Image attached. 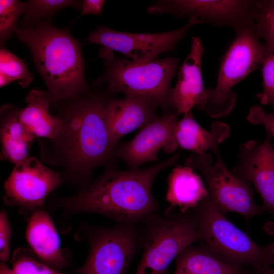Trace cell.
<instances>
[{
  "label": "cell",
  "instance_id": "obj_1",
  "mask_svg": "<svg viewBox=\"0 0 274 274\" xmlns=\"http://www.w3.org/2000/svg\"><path fill=\"white\" fill-rule=\"evenodd\" d=\"M179 151L171 158L143 169L105 172L91 186L63 203L71 213H91L106 216L118 224H141L159 213L152 193L157 175L175 164Z\"/></svg>",
  "mask_w": 274,
  "mask_h": 274
},
{
  "label": "cell",
  "instance_id": "obj_2",
  "mask_svg": "<svg viewBox=\"0 0 274 274\" xmlns=\"http://www.w3.org/2000/svg\"><path fill=\"white\" fill-rule=\"evenodd\" d=\"M15 33L30 51L47 86L50 104L88 92L81 45L69 28H58L42 20L31 26L18 27Z\"/></svg>",
  "mask_w": 274,
  "mask_h": 274
},
{
  "label": "cell",
  "instance_id": "obj_3",
  "mask_svg": "<svg viewBox=\"0 0 274 274\" xmlns=\"http://www.w3.org/2000/svg\"><path fill=\"white\" fill-rule=\"evenodd\" d=\"M67 100L59 116L61 128L52 141L62 165L87 175L107 162L115 152L106 119L108 100L94 94Z\"/></svg>",
  "mask_w": 274,
  "mask_h": 274
},
{
  "label": "cell",
  "instance_id": "obj_4",
  "mask_svg": "<svg viewBox=\"0 0 274 274\" xmlns=\"http://www.w3.org/2000/svg\"><path fill=\"white\" fill-rule=\"evenodd\" d=\"M99 56L104 60V71L95 83L107 84V93H122L139 98L167 110L171 105V81L179 59L167 57L146 62L127 58H115L112 51L102 47Z\"/></svg>",
  "mask_w": 274,
  "mask_h": 274
},
{
  "label": "cell",
  "instance_id": "obj_5",
  "mask_svg": "<svg viewBox=\"0 0 274 274\" xmlns=\"http://www.w3.org/2000/svg\"><path fill=\"white\" fill-rule=\"evenodd\" d=\"M192 209L198 243L213 255L231 265L255 270L274 265V243L258 245L217 210L209 195Z\"/></svg>",
  "mask_w": 274,
  "mask_h": 274
},
{
  "label": "cell",
  "instance_id": "obj_6",
  "mask_svg": "<svg viewBox=\"0 0 274 274\" xmlns=\"http://www.w3.org/2000/svg\"><path fill=\"white\" fill-rule=\"evenodd\" d=\"M143 253L135 274H168V267L187 247L199 242L193 209L176 212L168 208L143 223Z\"/></svg>",
  "mask_w": 274,
  "mask_h": 274
},
{
  "label": "cell",
  "instance_id": "obj_7",
  "mask_svg": "<svg viewBox=\"0 0 274 274\" xmlns=\"http://www.w3.org/2000/svg\"><path fill=\"white\" fill-rule=\"evenodd\" d=\"M234 31L235 37L221 59L216 85L208 89L203 111L212 118H222L231 112L237 98L232 88L266 58L265 45L256 32L253 21Z\"/></svg>",
  "mask_w": 274,
  "mask_h": 274
},
{
  "label": "cell",
  "instance_id": "obj_8",
  "mask_svg": "<svg viewBox=\"0 0 274 274\" xmlns=\"http://www.w3.org/2000/svg\"><path fill=\"white\" fill-rule=\"evenodd\" d=\"M215 155L214 164L212 156L207 153H193L185 162L186 165L203 175L210 198L215 207L224 216L234 212L248 221L260 215L262 211L254 201V191L250 183L230 172L222 161L220 152Z\"/></svg>",
  "mask_w": 274,
  "mask_h": 274
},
{
  "label": "cell",
  "instance_id": "obj_9",
  "mask_svg": "<svg viewBox=\"0 0 274 274\" xmlns=\"http://www.w3.org/2000/svg\"><path fill=\"white\" fill-rule=\"evenodd\" d=\"M144 234L143 223L118 224L96 230L86 260L75 272L126 274L133 256L143 247Z\"/></svg>",
  "mask_w": 274,
  "mask_h": 274
},
{
  "label": "cell",
  "instance_id": "obj_10",
  "mask_svg": "<svg viewBox=\"0 0 274 274\" xmlns=\"http://www.w3.org/2000/svg\"><path fill=\"white\" fill-rule=\"evenodd\" d=\"M200 23L197 18L191 17L182 27L159 33H130L100 26L91 32L87 40L88 43L99 44L112 51L120 52L130 60L146 62L162 53L174 50L188 30Z\"/></svg>",
  "mask_w": 274,
  "mask_h": 274
},
{
  "label": "cell",
  "instance_id": "obj_11",
  "mask_svg": "<svg viewBox=\"0 0 274 274\" xmlns=\"http://www.w3.org/2000/svg\"><path fill=\"white\" fill-rule=\"evenodd\" d=\"M255 1L168 0L148 7L151 14L170 13L177 18L195 17L201 23L229 27L234 30L253 21Z\"/></svg>",
  "mask_w": 274,
  "mask_h": 274
},
{
  "label": "cell",
  "instance_id": "obj_12",
  "mask_svg": "<svg viewBox=\"0 0 274 274\" xmlns=\"http://www.w3.org/2000/svg\"><path fill=\"white\" fill-rule=\"evenodd\" d=\"M60 174L28 157L15 165L4 183L5 203L33 213L43 205L47 195L62 182Z\"/></svg>",
  "mask_w": 274,
  "mask_h": 274
},
{
  "label": "cell",
  "instance_id": "obj_13",
  "mask_svg": "<svg viewBox=\"0 0 274 274\" xmlns=\"http://www.w3.org/2000/svg\"><path fill=\"white\" fill-rule=\"evenodd\" d=\"M237 165L232 169L236 177L251 182L262 199L260 208L274 216V149L271 139L249 141L239 148Z\"/></svg>",
  "mask_w": 274,
  "mask_h": 274
},
{
  "label": "cell",
  "instance_id": "obj_14",
  "mask_svg": "<svg viewBox=\"0 0 274 274\" xmlns=\"http://www.w3.org/2000/svg\"><path fill=\"white\" fill-rule=\"evenodd\" d=\"M175 112L156 118L144 126L131 141L120 147L115 156L124 161L130 169L156 160L160 149L172 153L178 145L175 138L177 122Z\"/></svg>",
  "mask_w": 274,
  "mask_h": 274
},
{
  "label": "cell",
  "instance_id": "obj_15",
  "mask_svg": "<svg viewBox=\"0 0 274 274\" xmlns=\"http://www.w3.org/2000/svg\"><path fill=\"white\" fill-rule=\"evenodd\" d=\"M203 48L198 37L192 38L189 53L180 66L178 79L171 95V105L177 115L191 111L194 106L203 111L208 89L204 88L201 74Z\"/></svg>",
  "mask_w": 274,
  "mask_h": 274
},
{
  "label": "cell",
  "instance_id": "obj_16",
  "mask_svg": "<svg viewBox=\"0 0 274 274\" xmlns=\"http://www.w3.org/2000/svg\"><path fill=\"white\" fill-rule=\"evenodd\" d=\"M156 108L147 101L127 95L108 100L106 119L114 145L116 146L124 135L155 120Z\"/></svg>",
  "mask_w": 274,
  "mask_h": 274
},
{
  "label": "cell",
  "instance_id": "obj_17",
  "mask_svg": "<svg viewBox=\"0 0 274 274\" xmlns=\"http://www.w3.org/2000/svg\"><path fill=\"white\" fill-rule=\"evenodd\" d=\"M25 236L33 252L43 263L54 269L66 265L58 235L47 213L39 210L32 213L28 221Z\"/></svg>",
  "mask_w": 274,
  "mask_h": 274
},
{
  "label": "cell",
  "instance_id": "obj_18",
  "mask_svg": "<svg viewBox=\"0 0 274 274\" xmlns=\"http://www.w3.org/2000/svg\"><path fill=\"white\" fill-rule=\"evenodd\" d=\"M230 128L219 121L214 122L210 131L206 130L196 122L191 111L184 114L178 120L175 132L178 146L193 153L202 154L211 150L215 154L220 152L219 145L228 138Z\"/></svg>",
  "mask_w": 274,
  "mask_h": 274
},
{
  "label": "cell",
  "instance_id": "obj_19",
  "mask_svg": "<svg viewBox=\"0 0 274 274\" xmlns=\"http://www.w3.org/2000/svg\"><path fill=\"white\" fill-rule=\"evenodd\" d=\"M19 110L11 104L1 108V159L15 165L28 158L30 145L36 138L21 122Z\"/></svg>",
  "mask_w": 274,
  "mask_h": 274
},
{
  "label": "cell",
  "instance_id": "obj_20",
  "mask_svg": "<svg viewBox=\"0 0 274 274\" xmlns=\"http://www.w3.org/2000/svg\"><path fill=\"white\" fill-rule=\"evenodd\" d=\"M167 182L166 198L170 208L178 207L180 211L186 212L209 195L200 176L187 165L174 168Z\"/></svg>",
  "mask_w": 274,
  "mask_h": 274
},
{
  "label": "cell",
  "instance_id": "obj_21",
  "mask_svg": "<svg viewBox=\"0 0 274 274\" xmlns=\"http://www.w3.org/2000/svg\"><path fill=\"white\" fill-rule=\"evenodd\" d=\"M25 101L27 106L19 112L23 125L35 137L54 139L61 128L62 120L59 116L50 115L47 92L32 90L25 97Z\"/></svg>",
  "mask_w": 274,
  "mask_h": 274
},
{
  "label": "cell",
  "instance_id": "obj_22",
  "mask_svg": "<svg viewBox=\"0 0 274 274\" xmlns=\"http://www.w3.org/2000/svg\"><path fill=\"white\" fill-rule=\"evenodd\" d=\"M173 274H256L255 270L228 264L217 258L201 245L187 247L175 259Z\"/></svg>",
  "mask_w": 274,
  "mask_h": 274
},
{
  "label": "cell",
  "instance_id": "obj_23",
  "mask_svg": "<svg viewBox=\"0 0 274 274\" xmlns=\"http://www.w3.org/2000/svg\"><path fill=\"white\" fill-rule=\"evenodd\" d=\"M253 22L258 38L263 40L267 57L274 52V0L255 1Z\"/></svg>",
  "mask_w": 274,
  "mask_h": 274
},
{
  "label": "cell",
  "instance_id": "obj_24",
  "mask_svg": "<svg viewBox=\"0 0 274 274\" xmlns=\"http://www.w3.org/2000/svg\"><path fill=\"white\" fill-rule=\"evenodd\" d=\"M82 1L71 0H29L25 2V11L21 22L23 26H31L49 18L55 12L62 9L73 7L81 10Z\"/></svg>",
  "mask_w": 274,
  "mask_h": 274
},
{
  "label": "cell",
  "instance_id": "obj_25",
  "mask_svg": "<svg viewBox=\"0 0 274 274\" xmlns=\"http://www.w3.org/2000/svg\"><path fill=\"white\" fill-rule=\"evenodd\" d=\"M33 79L22 59L4 48L0 50V86L2 87L14 80L23 88L29 86Z\"/></svg>",
  "mask_w": 274,
  "mask_h": 274
},
{
  "label": "cell",
  "instance_id": "obj_26",
  "mask_svg": "<svg viewBox=\"0 0 274 274\" xmlns=\"http://www.w3.org/2000/svg\"><path fill=\"white\" fill-rule=\"evenodd\" d=\"M25 11V2L17 0L0 1V43L6 41L18 29V19Z\"/></svg>",
  "mask_w": 274,
  "mask_h": 274
},
{
  "label": "cell",
  "instance_id": "obj_27",
  "mask_svg": "<svg viewBox=\"0 0 274 274\" xmlns=\"http://www.w3.org/2000/svg\"><path fill=\"white\" fill-rule=\"evenodd\" d=\"M13 269L17 274H64L43 263L33 252L20 248L12 257Z\"/></svg>",
  "mask_w": 274,
  "mask_h": 274
},
{
  "label": "cell",
  "instance_id": "obj_28",
  "mask_svg": "<svg viewBox=\"0 0 274 274\" xmlns=\"http://www.w3.org/2000/svg\"><path fill=\"white\" fill-rule=\"evenodd\" d=\"M263 90L256 95L261 104L270 105L274 109V52L262 63Z\"/></svg>",
  "mask_w": 274,
  "mask_h": 274
},
{
  "label": "cell",
  "instance_id": "obj_29",
  "mask_svg": "<svg viewBox=\"0 0 274 274\" xmlns=\"http://www.w3.org/2000/svg\"><path fill=\"white\" fill-rule=\"evenodd\" d=\"M247 118L252 124L262 125L267 135L271 140L274 139V110L271 113H266L259 106L254 105L250 108ZM272 146L274 149V143Z\"/></svg>",
  "mask_w": 274,
  "mask_h": 274
},
{
  "label": "cell",
  "instance_id": "obj_30",
  "mask_svg": "<svg viewBox=\"0 0 274 274\" xmlns=\"http://www.w3.org/2000/svg\"><path fill=\"white\" fill-rule=\"evenodd\" d=\"M11 229L7 213L2 211L0 214V259L6 262L10 258V242Z\"/></svg>",
  "mask_w": 274,
  "mask_h": 274
},
{
  "label": "cell",
  "instance_id": "obj_31",
  "mask_svg": "<svg viewBox=\"0 0 274 274\" xmlns=\"http://www.w3.org/2000/svg\"><path fill=\"white\" fill-rule=\"evenodd\" d=\"M105 1L103 0H84L82 1L80 16L86 14L100 15Z\"/></svg>",
  "mask_w": 274,
  "mask_h": 274
},
{
  "label": "cell",
  "instance_id": "obj_32",
  "mask_svg": "<svg viewBox=\"0 0 274 274\" xmlns=\"http://www.w3.org/2000/svg\"><path fill=\"white\" fill-rule=\"evenodd\" d=\"M263 230L265 233L268 235H274V222L268 221L266 222L263 226Z\"/></svg>",
  "mask_w": 274,
  "mask_h": 274
},
{
  "label": "cell",
  "instance_id": "obj_33",
  "mask_svg": "<svg viewBox=\"0 0 274 274\" xmlns=\"http://www.w3.org/2000/svg\"><path fill=\"white\" fill-rule=\"evenodd\" d=\"M0 274H17L13 269H10L5 262H1Z\"/></svg>",
  "mask_w": 274,
  "mask_h": 274
},
{
  "label": "cell",
  "instance_id": "obj_34",
  "mask_svg": "<svg viewBox=\"0 0 274 274\" xmlns=\"http://www.w3.org/2000/svg\"><path fill=\"white\" fill-rule=\"evenodd\" d=\"M256 274H274V268L268 267L255 270Z\"/></svg>",
  "mask_w": 274,
  "mask_h": 274
}]
</instances>
